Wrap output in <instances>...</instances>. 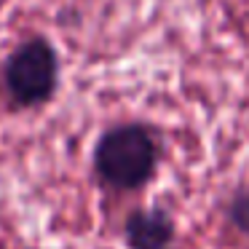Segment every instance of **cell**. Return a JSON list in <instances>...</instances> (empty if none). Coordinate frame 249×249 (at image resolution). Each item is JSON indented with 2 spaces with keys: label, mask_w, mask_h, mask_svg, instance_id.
<instances>
[{
  "label": "cell",
  "mask_w": 249,
  "mask_h": 249,
  "mask_svg": "<svg viewBox=\"0 0 249 249\" xmlns=\"http://www.w3.org/2000/svg\"><path fill=\"white\" fill-rule=\"evenodd\" d=\"M161 161L158 137L145 124H113L97 137L91 150V169L102 188L118 193L142 190L156 177Z\"/></svg>",
  "instance_id": "6da1fadb"
},
{
  "label": "cell",
  "mask_w": 249,
  "mask_h": 249,
  "mask_svg": "<svg viewBox=\"0 0 249 249\" xmlns=\"http://www.w3.org/2000/svg\"><path fill=\"white\" fill-rule=\"evenodd\" d=\"M62 59L46 35L33 33L19 40L0 62V86L11 110H38L59 91Z\"/></svg>",
  "instance_id": "7a4b0ae2"
},
{
  "label": "cell",
  "mask_w": 249,
  "mask_h": 249,
  "mask_svg": "<svg viewBox=\"0 0 249 249\" xmlns=\"http://www.w3.org/2000/svg\"><path fill=\"white\" fill-rule=\"evenodd\" d=\"M174 236V217L163 206L134 209L124 222V241L129 249H172Z\"/></svg>",
  "instance_id": "3957f363"
},
{
  "label": "cell",
  "mask_w": 249,
  "mask_h": 249,
  "mask_svg": "<svg viewBox=\"0 0 249 249\" xmlns=\"http://www.w3.org/2000/svg\"><path fill=\"white\" fill-rule=\"evenodd\" d=\"M228 220L233 222L236 231H241L244 236H249V188H238L236 193L231 196L225 206Z\"/></svg>",
  "instance_id": "277c9868"
}]
</instances>
